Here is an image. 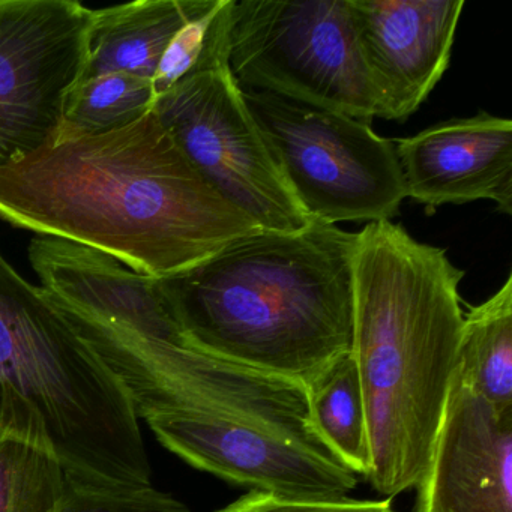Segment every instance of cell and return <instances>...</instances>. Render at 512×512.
Segmentation results:
<instances>
[{"label":"cell","mask_w":512,"mask_h":512,"mask_svg":"<svg viewBox=\"0 0 512 512\" xmlns=\"http://www.w3.org/2000/svg\"><path fill=\"white\" fill-rule=\"evenodd\" d=\"M92 14L76 0H0V167L58 145Z\"/></svg>","instance_id":"cell-8"},{"label":"cell","mask_w":512,"mask_h":512,"mask_svg":"<svg viewBox=\"0 0 512 512\" xmlns=\"http://www.w3.org/2000/svg\"><path fill=\"white\" fill-rule=\"evenodd\" d=\"M464 0H350L377 118L406 122L442 80Z\"/></svg>","instance_id":"cell-10"},{"label":"cell","mask_w":512,"mask_h":512,"mask_svg":"<svg viewBox=\"0 0 512 512\" xmlns=\"http://www.w3.org/2000/svg\"><path fill=\"white\" fill-rule=\"evenodd\" d=\"M0 218L170 277L260 229L194 169L154 109L0 167Z\"/></svg>","instance_id":"cell-1"},{"label":"cell","mask_w":512,"mask_h":512,"mask_svg":"<svg viewBox=\"0 0 512 512\" xmlns=\"http://www.w3.org/2000/svg\"><path fill=\"white\" fill-rule=\"evenodd\" d=\"M308 418L320 442L352 470L367 478L370 439L367 407L352 353H344L307 386Z\"/></svg>","instance_id":"cell-15"},{"label":"cell","mask_w":512,"mask_h":512,"mask_svg":"<svg viewBox=\"0 0 512 512\" xmlns=\"http://www.w3.org/2000/svg\"><path fill=\"white\" fill-rule=\"evenodd\" d=\"M356 233L310 218L298 232L257 230L158 289L202 352L307 388L352 350Z\"/></svg>","instance_id":"cell-3"},{"label":"cell","mask_w":512,"mask_h":512,"mask_svg":"<svg viewBox=\"0 0 512 512\" xmlns=\"http://www.w3.org/2000/svg\"><path fill=\"white\" fill-rule=\"evenodd\" d=\"M155 100L152 80L145 77L104 73L82 79L65 103L59 142L101 136L136 124L154 109Z\"/></svg>","instance_id":"cell-16"},{"label":"cell","mask_w":512,"mask_h":512,"mask_svg":"<svg viewBox=\"0 0 512 512\" xmlns=\"http://www.w3.org/2000/svg\"><path fill=\"white\" fill-rule=\"evenodd\" d=\"M146 421L173 454L230 484L314 499L346 497L358 485V475L331 452L268 425L200 412Z\"/></svg>","instance_id":"cell-9"},{"label":"cell","mask_w":512,"mask_h":512,"mask_svg":"<svg viewBox=\"0 0 512 512\" xmlns=\"http://www.w3.org/2000/svg\"><path fill=\"white\" fill-rule=\"evenodd\" d=\"M67 481L52 452L17 437H0V512H55Z\"/></svg>","instance_id":"cell-17"},{"label":"cell","mask_w":512,"mask_h":512,"mask_svg":"<svg viewBox=\"0 0 512 512\" xmlns=\"http://www.w3.org/2000/svg\"><path fill=\"white\" fill-rule=\"evenodd\" d=\"M463 277L400 224L356 233L350 353L367 407L365 479L389 499L416 487L430 460L457 368Z\"/></svg>","instance_id":"cell-2"},{"label":"cell","mask_w":512,"mask_h":512,"mask_svg":"<svg viewBox=\"0 0 512 512\" xmlns=\"http://www.w3.org/2000/svg\"><path fill=\"white\" fill-rule=\"evenodd\" d=\"M455 379L496 412H512V274L464 314Z\"/></svg>","instance_id":"cell-14"},{"label":"cell","mask_w":512,"mask_h":512,"mask_svg":"<svg viewBox=\"0 0 512 512\" xmlns=\"http://www.w3.org/2000/svg\"><path fill=\"white\" fill-rule=\"evenodd\" d=\"M287 187L310 218L392 221L400 212L403 172L392 140L370 122L244 89Z\"/></svg>","instance_id":"cell-7"},{"label":"cell","mask_w":512,"mask_h":512,"mask_svg":"<svg viewBox=\"0 0 512 512\" xmlns=\"http://www.w3.org/2000/svg\"><path fill=\"white\" fill-rule=\"evenodd\" d=\"M124 386L52 296L0 251V437L52 452L83 485H151V464Z\"/></svg>","instance_id":"cell-4"},{"label":"cell","mask_w":512,"mask_h":512,"mask_svg":"<svg viewBox=\"0 0 512 512\" xmlns=\"http://www.w3.org/2000/svg\"><path fill=\"white\" fill-rule=\"evenodd\" d=\"M404 194L433 214L443 205L491 200L512 214V122L479 112L392 140Z\"/></svg>","instance_id":"cell-12"},{"label":"cell","mask_w":512,"mask_h":512,"mask_svg":"<svg viewBox=\"0 0 512 512\" xmlns=\"http://www.w3.org/2000/svg\"><path fill=\"white\" fill-rule=\"evenodd\" d=\"M415 512H512V412L452 379Z\"/></svg>","instance_id":"cell-11"},{"label":"cell","mask_w":512,"mask_h":512,"mask_svg":"<svg viewBox=\"0 0 512 512\" xmlns=\"http://www.w3.org/2000/svg\"><path fill=\"white\" fill-rule=\"evenodd\" d=\"M55 512H191V509L152 485L103 488L68 478L64 497Z\"/></svg>","instance_id":"cell-18"},{"label":"cell","mask_w":512,"mask_h":512,"mask_svg":"<svg viewBox=\"0 0 512 512\" xmlns=\"http://www.w3.org/2000/svg\"><path fill=\"white\" fill-rule=\"evenodd\" d=\"M229 64L242 89L377 118L350 0H233Z\"/></svg>","instance_id":"cell-6"},{"label":"cell","mask_w":512,"mask_h":512,"mask_svg":"<svg viewBox=\"0 0 512 512\" xmlns=\"http://www.w3.org/2000/svg\"><path fill=\"white\" fill-rule=\"evenodd\" d=\"M223 0L196 68L157 98L154 112L194 169L262 230L298 232L302 211L229 64L230 13Z\"/></svg>","instance_id":"cell-5"},{"label":"cell","mask_w":512,"mask_h":512,"mask_svg":"<svg viewBox=\"0 0 512 512\" xmlns=\"http://www.w3.org/2000/svg\"><path fill=\"white\" fill-rule=\"evenodd\" d=\"M214 2L139 0L94 10L82 79L130 73L154 80L161 58L179 29L208 11Z\"/></svg>","instance_id":"cell-13"},{"label":"cell","mask_w":512,"mask_h":512,"mask_svg":"<svg viewBox=\"0 0 512 512\" xmlns=\"http://www.w3.org/2000/svg\"><path fill=\"white\" fill-rule=\"evenodd\" d=\"M221 5L223 0H215L208 11L182 26L170 41L152 80L155 98L169 92L196 68L208 41L209 28Z\"/></svg>","instance_id":"cell-19"},{"label":"cell","mask_w":512,"mask_h":512,"mask_svg":"<svg viewBox=\"0 0 512 512\" xmlns=\"http://www.w3.org/2000/svg\"><path fill=\"white\" fill-rule=\"evenodd\" d=\"M215 512H395L392 499L358 500L349 497L314 499L289 497L265 491H248Z\"/></svg>","instance_id":"cell-20"}]
</instances>
